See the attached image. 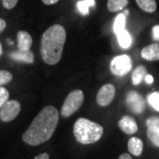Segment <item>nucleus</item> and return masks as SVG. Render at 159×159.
<instances>
[{"label":"nucleus","instance_id":"23","mask_svg":"<svg viewBox=\"0 0 159 159\" xmlns=\"http://www.w3.org/2000/svg\"><path fill=\"white\" fill-rule=\"evenodd\" d=\"M8 98H9L8 90L3 87H0V109L8 101Z\"/></svg>","mask_w":159,"mask_h":159},{"label":"nucleus","instance_id":"3","mask_svg":"<svg viewBox=\"0 0 159 159\" xmlns=\"http://www.w3.org/2000/svg\"><path fill=\"white\" fill-rule=\"evenodd\" d=\"M103 134L101 125L89 119L80 118L74 125V135L81 144H92L98 142Z\"/></svg>","mask_w":159,"mask_h":159},{"label":"nucleus","instance_id":"9","mask_svg":"<svg viewBox=\"0 0 159 159\" xmlns=\"http://www.w3.org/2000/svg\"><path fill=\"white\" fill-rule=\"evenodd\" d=\"M119 126L121 130L126 134H135L138 130L136 121L130 116H124L119 121Z\"/></svg>","mask_w":159,"mask_h":159},{"label":"nucleus","instance_id":"18","mask_svg":"<svg viewBox=\"0 0 159 159\" xmlns=\"http://www.w3.org/2000/svg\"><path fill=\"white\" fill-rule=\"evenodd\" d=\"M125 18H126V16H125L124 13H119V15L116 17L113 26V29L115 34H118L120 31L125 29Z\"/></svg>","mask_w":159,"mask_h":159},{"label":"nucleus","instance_id":"33","mask_svg":"<svg viewBox=\"0 0 159 159\" xmlns=\"http://www.w3.org/2000/svg\"><path fill=\"white\" fill-rule=\"evenodd\" d=\"M128 12H129V11H128V10H125V12H124V14H125V16H126V15H127V14H128Z\"/></svg>","mask_w":159,"mask_h":159},{"label":"nucleus","instance_id":"26","mask_svg":"<svg viewBox=\"0 0 159 159\" xmlns=\"http://www.w3.org/2000/svg\"><path fill=\"white\" fill-rule=\"evenodd\" d=\"M152 32H153L154 39L156 41H159V25L154 26L152 29Z\"/></svg>","mask_w":159,"mask_h":159},{"label":"nucleus","instance_id":"8","mask_svg":"<svg viewBox=\"0 0 159 159\" xmlns=\"http://www.w3.org/2000/svg\"><path fill=\"white\" fill-rule=\"evenodd\" d=\"M115 93H116V89L112 84L103 85L97 92V103L102 107L108 106L109 104L113 101Z\"/></svg>","mask_w":159,"mask_h":159},{"label":"nucleus","instance_id":"7","mask_svg":"<svg viewBox=\"0 0 159 159\" xmlns=\"http://www.w3.org/2000/svg\"><path fill=\"white\" fill-rule=\"evenodd\" d=\"M126 104L131 111L134 113L140 114L145 110L144 98L135 91H131L126 97Z\"/></svg>","mask_w":159,"mask_h":159},{"label":"nucleus","instance_id":"12","mask_svg":"<svg viewBox=\"0 0 159 159\" xmlns=\"http://www.w3.org/2000/svg\"><path fill=\"white\" fill-rule=\"evenodd\" d=\"M10 57L18 62L29 63V64L34 62V54L30 50L29 51L18 50L16 51H13L10 54Z\"/></svg>","mask_w":159,"mask_h":159},{"label":"nucleus","instance_id":"10","mask_svg":"<svg viewBox=\"0 0 159 159\" xmlns=\"http://www.w3.org/2000/svg\"><path fill=\"white\" fill-rule=\"evenodd\" d=\"M142 57L148 61H157L159 60V44L153 43L146 46L142 51Z\"/></svg>","mask_w":159,"mask_h":159},{"label":"nucleus","instance_id":"20","mask_svg":"<svg viewBox=\"0 0 159 159\" xmlns=\"http://www.w3.org/2000/svg\"><path fill=\"white\" fill-rule=\"evenodd\" d=\"M95 5V0H83L77 4L80 12L83 15H87L89 11V7Z\"/></svg>","mask_w":159,"mask_h":159},{"label":"nucleus","instance_id":"2","mask_svg":"<svg viewBox=\"0 0 159 159\" xmlns=\"http://www.w3.org/2000/svg\"><path fill=\"white\" fill-rule=\"evenodd\" d=\"M66 32L61 25H53L46 30L41 41V56L48 65H56L61 59Z\"/></svg>","mask_w":159,"mask_h":159},{"label":"nucleus","instance_id":"25","mask_svg":"<svg viewBox=\"0 0 159 159\" xmlns=\"http://www.w3.org/2000/svg\"><path fill=\"white\" fill-rule=\"evenodd\" d=\"M19 0H3V6L6 9H12L17 5Z\"/></svg>","mask_w":159,"mask_h":159},{"label":"nucleus","instance_id":"19","mask_svg":"<svg viewBox=\"0 0 159 159\" xmlns=\"http://www.w3.org/2000/svg\"><path fill=\"white\" fill-rule=\"evenodd\" d=\"M147 136L149 141L153 143L156 147L159 148V129L155 127H148Z\"/></svg>","mask_w":159,"mask_h":159},{"label":"nucleus","instance_id":"1","mask_svg":"<svg viewBox=\"0 0 159 159\" xmlns=\"http://www.w3.org/2000/svg\"><path fill=\"white\" fill-rule=\"evenodd\" d=\"M58 119L59 113L55 107L51 105L44 107L23 134V142L37 146L49 141L57 128Z\"/></svg>","mask_w":159,"mask_h":159},{"label":"nucleus","instance_id":"13","mask_svg":"<svg viewBox=\"0 0 159 159\" xmlns=\"http://www.w3.org/2000/svg\"><path fill=\"white\" fill-rule=\"evenodd\" d=\"M127 148L128 151L132 155L139 157L141 156L143 151V142L141 139L137 137H132L129 139L128 143H127Z\"/></svg>","mask_w":159,"mask_h":159},{"label":"nucleus","instance_id":"4","mask_svg":"<svg viewBox=\"0 0 159 159\" xmlns=\"http://www.w3.org/2000/svg\"><path fill=\"white\" fill-rule=\"evenodd\" d=\"M83 99H84V95L82 91L80 89L72 91L66 97L64 102V104L61 108V115L65 118H67L73 115L81 106Z\"/></svg>","mask_w":159,"mask_h":159},{"label":"nucleus","instance_id":"14","mask_svg":"<svg viewBox=\"0 0 159 159\" xmlns=\"http://www.w3.org/2000/svg\"><path fill=\"white\" fill-rule=\"evenodd\" d=\"M117 37H118V41H119V45L121 46V48L123 49H128L132 44V36L131 34L127 32V30H122L119 33L116 34Z\"/></svg>","mask_w":159,"mask_h":159},{"label":"nucleus","instance_id":"29","mask_svg":"<svg viewBox=\"0 0 159 159\" xmlns=\"http://www.w3.org/2000/svg\"><path fill=\"white\" fill-rule=\"evenodd\" d=\"M6 28V22L3 20V19H0V33L3 32L5 29Z\"/></svg>","mask_w":159,"mask_h":159},{"label":"nucleus","instance_id":"32","mask_svg":"<svg viewBox=\"0 0 159 159\" xmlns=\"http://www.w3.org/2000/svg\"><path fill=\"white\" fill-rule=\"evenodd\" d=\"M2 53H3V50H2V45H1V43H0V56L2 55Z\"/></svg>","mask_w":159,"mask_h":159},{"label":"nucleus","instance_id":"21","mask_svg":"<svg viewBox=\"0 0 159 159\" xmlns=\"http://www.w3.org/2000/svg\"><path fill=\"white\" fill-rule=\"evenodd\" d=\"M148 102L151 107L159 111V92H154L148 96Z\"/></svg>","mask_w":159,"mask_h":159},{"label":"nucleus","instance_id":"30","mask_svg":"<svg viewBox=\"0 0 159 159\" xmlns=\"http://www.w3.org/2000/svg\"><path fill=\"white\" fill-rule=\"evenodd\" d=\"M43 3L44 5H47V6H50V5H54L58 2V0H42Z\"/></svg>","mask_w":159,"mask_h":159},{"label":"nucleus","instance_id":"6","mask_svg":"<svg viewBox=\"0 0 159 159\" xmlns=\"http://www.w3.org/2000/svg\"><path fill=\"white\" fill-rule=\"evenodd\" d=\"M20 111V102L15 100L7 101L0 109V119L4 122H10L17 117Z\"/></svg>","mask_w":159,"mask_h":159},{"label":"nucleus","instance_id":"11","mask_svg":"<svg viewBox=\"0 0 159 159\" xmlns=\"http://www.w3.org/2000/svg\"><path fill=\"white\" fill-rule=\"evenodd\" d=\"M18 50L20 51H29L30 50L33 41L31 35L26 31H20L17 34Z\"/></svg>","mask_w":159,"mask_h":159},{"label":"nucleus","instance_id":"22","mask_svg":"<svg viewBox=\"0 0 159 159\" xmlns=\"http://www.w3.org/2000/svg\"><path fill=\"white\" fill-rule=\"evenodd\" d=\"M11 80H12V74L10 72L0 70V86L9 83Z\"/></svg>","mask_w":159,"mask_h":159},{"label":"nucleus","instance_id":"16","mask_svg":"<svg viewBox=\"0 0 159 159\" xmlns=\"http://www.w3.org/2000/svg\"><path fill=\"white\" fill-rule=\"evenodd\" d=\"M128 4V0H108L107 9L111 12L123 10Z\"/></svg>","mask_w":159,"mask_h":159},{"label":"nucleus","instance_id":"28","mask_svg":"<svg viewBox=\"0 0 159 159\" xmlns=\"http://www.w3.org/2000/svg\"><path fill=\"white\" fill-rule=\"evenodd\" d=\"M145 81H146L148 84H152L154 81L153 76L150 75V74H147V75L145 76Z\"/></svg>","mask_w":159,"mask_h":159},{"label":"nucleus","instance_id":"27","mask_svg":"<svg viewBox=\"0 0 159 159\" xmlns=\"http://www.w3.org/2000/svg\"><path fill=\"white\" fill-rule=\"evenodd\" d=\"M34 159H50V156L47 153H42L36 156Z\"/></svg>","mask_w":159,"mask_h":159},{"label":"nucleus","instance_id":"17","mask_svg":"<svg viewBox=\"0 0 159 159\" xmlns=\"http://www.w3.org/2000/svg\"><path fill=\"white\" fill-rule=\"evenodd\" d=\"M138 6L147 12H154L157 9L156 0H135Z\"/></svg>","mask_w":159,"mask_h":159},{"label":"nucleus","instance_id":"5","mask_svg":"<svg viewBox=\"0 0 159 159\" xmlns=\"http://www.w3.org/2000/svg\"><path fill=\"white\" fill-rule=\"evenodd\" d=\"M132 69V60L127 55H120L114 57L111 63V71L114 75L123 76Z\"/></svg>","mask_w":159,"mask_h":159},{"label":"nucleus","instance_id":"24","mask_svg":"<svg viewBox=\"0 0 159 159\" xmlns=\"http://www.w3.org/2000/svg\"><path fill=\"white\" fill-rule=\"evenodd\" d=\"M148 127H155V128H158L159 129V117L154 116L150 117L146 122Z\"/></svg>","mask_w":159,"mask_h":159},{"label":"nucleus","instance_id":"15","mask_svg":"<svg viewBox=\"0 0 159 159\" xmlns=\"http://www.w3.org/2000/svg\"><path fill=\"white\" fill-rule=\"evenodd\" d=\"M147 75V69L143 66H138L132 74V82L134 85H139L142 81V80L145 79V76Z\"/></svg>","mask_w":159,"mask_h":159},{"label":"nucleus","instance_id":"31","mask_svg":"<svg viewBox=\"0 0 159 159\" xmlns=\"http://www.w3.org/2000/svg\"><path fill=\"white\" fill-rule=\"evenodd\" d=\"M119 159H133V158H132V157H131L129 154L123 153L119 156Z\"/></svg>","mask_w":159,"mask_h":159}]
</instances>
